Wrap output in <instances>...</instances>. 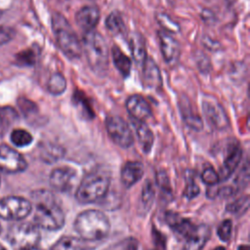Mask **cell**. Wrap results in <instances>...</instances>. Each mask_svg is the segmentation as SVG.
<instances>
[{"mask_svg":"<svg viewBox=\"0 0 250 250\" xmlns=\"http://www.w3.org/2000/svg\"><path fill=\"white\" fill-rule=\"evenodd\" d=\"M35 206L33 221L41 229L59 230L65 222V215L54 193L48 189H37L31 193Z\"/></svg>","mask_w":250,"mask_h":250,"instance_id":"6da1fadb","label":"cell"},{"mask_svg":"<svg viewBox=\"0 0 250 250\" xmlns=\"http://www.w3.org/2000/svg\"><path fill=\"white\" fill-rule=\"evenodd\" d=\"M74 229L85 241H98L107 236L110 223L107 216L96 209L79 213L74 220Z\"/></svg>","mask_w":250,"mask_h":250,"instance_id":"7a4b0ae2","label":"cell"},{"mask_svg":"<svg viewBox=\"0 0 250 250\" xmlns=\"http://www.w3.org/2000/svg\"><path fill=\"white\" fill-rule=\"evenodd\" d=\"M81 46L92 71L100 76L104 75L108 69L109 49L104 36L95 30L87 31Z\"/></svg>","mask_w":250,"mask_h":250,"instance_id":"3957f363","label":"cell"},{"mask_svg":"<svg viewBox=\"0 0 250 250\" xmlns=\"http://www.w3.org/2000/svg\"><path fill=\"white\" fill-rule=\"evenodd\" d=\"M52 28L58 46L63 55L69 60L79 59L82 54L81 43L64 16L60 13L53 14Z\"/></svg>","mask_w":250,"mask_h":250,"instance_id":"277c9868","label":"cell"},{"mask_svg":"<svg viewBox=\"0 0 250 250\" xmlns=\"http://www.w3.org/2000/svg\"><path fill=\"white\" fill-rule=\"evenodd\" d=\"M110 177L106 172L93 171L87 174L75 192V197L81 204H91L101 200L109 189Z\"/></svg>","mask_w":250,"mask_h":250,"instance_id":"5b68a950","label":"cell"},{"mask_svg":"<svg viewBox=\"0 0 250 250\" xmlns=\"http://www.w3.org/2000/svg\"><path fill=\"white\" fill-rule=\"evenodd\" d=\"M40 238L39 228L31 223H16L9 228L7 232L8 241L19 250L37 246Z\"/></svg>","mask_w":250,"mask_h":250,"instance_id":"8992f818","label":"cell"},{"mask_svg":"<svg viewBox=\"0 0 250 250\" xmlns=\"http://www.w3.org/2000/svg\"><path fill=\"white\" fill-rule=\"evenodd\" d=\"M32 211V203L24 197L11 195L0 199V218L7 221H21Z\"/></svg>","mask_w":250,"mask_h":250,"instance_id":"52a82bcc","label":"cell"},{"mask_svg":"<svg viewBox=\"0 0 250 250\" xmlns=\"http://www.w3.org/2000/svg\"><path fill=\"white\" fill-rule=\"evenodd\" d=\"M202 110L206 121L214 129L222 131L229 126L227 111L215 97L205 95L202 98Z\"/></svg>","mask_w":250,"mask_h":250,"instance_id":"ba28073f","label":"cell"},{"mask_svg":"<svg viewBox=\"0 0 250 250\" xmlns=\"http://www.w3.org/2000/svg\"><path fill=\"white\" fill-rule=\"evenodd\" d=\"M105 128L109 138L120 147L129 148L134 144V137L129 124L120 116L112 115L106 118Z\"/></svg>","mask_w":250,"mask_h":250,"instance_id":"9c48e42d","label":"cell"},{"mask_svg":"<svg viewBox=\"0 0 250 250\" xmlns=\"http://www.w3.org/2000/svg\"><path fill=\"white\" fill-rule=\"evenodd\" d=\"M27 168L25 158L18 150L8 145H0V172L18 174Z\"/></svg>","mask_w":250,"mask_h":250,"instance_id":"30bf717a","label":"cell"},{"mask_svg":"<svg viewBox=\"0 0 250 250\" xmlns=\"http://www.w3.org/2000/svg\"><path fill=\"white\" fill-rule=\"evenodd\" d=\"M158 39L163 60L170 66L176 65L181 56L178 40L172 34L164 30L158 31Z\"/></svg>","mask_w":250,"mask_h":250,"instance_id":"8fae6325","label":"cell"},{"mask_svg":"<svg viewBox=\"0 0 250 250\" xmlns=\"http://www.w3.org/2000/svg\"><path fill=\"white\" fill-rule=\"evenodd\" d=\"M75 176L76 173L72 168L67 166L58 167L52 170L49 177V183L53 189L60 192H65L71 189Z\"/></svg>","mask_w":250,"mask_h":250,"instance_id":"7c38bea8","label":"cell"},{"mask_svg":"<svg viewBox=\"0 0 250 250\" xmlns=\"http://www.w3.org/2000/svg\"><path fill=\"white\" fill-rule=\"evenodd\" d=\"M125 106L132 119L145 122L151 116V108L147 101L141 95L130 96L125 103Z\"/></svg>","mask_w":250,"mask_h":250,"instance_id":"4fadbf2b","label":"cell"},{"mask_svg":"<svg viewBox=\"0 0 250 250\" xmlns=\"http://www.w3.org/2000/svg\"><path fill=\"white\" fill-rule=\"evenodd\" d=\"M143 64V83L146 87L159 90L162 88V76L160 69L152 58L146 57Z\"/></svg>","mask_w":250,"mask_h":250,"instance_id":"5bb4252c","label":"cell"},{"mask_svg":"<svg viewBox=\"0 0 250 250\" xmlns=\"http://www.w3.org/2000/svg\"><path fill=\"white\" fill-rule=\"evenodd\" d=\"M100 18L101 14L99 8L93 5L84 6L75 14V21L77 25L86 32L94 30L99 23Z\"/></svg>","mask_w":250,"mask_h":250,"instance_id":"9a60e30c","label":"cell"},{"mask_svg":"<svg viewBox=\"0 0 250 250\" xmlns=\"http://www.w3.org/2000/svg\"><path fill=\"white\" fill-rule=\"evenodd\" d=\"M242 158V149L238 145H232L225 157L223 164L218 172L220 181L228 180L235 171Z\"/></svg>","mask_w":250,"mask_h":250,"instance_id":"2e32d148","label":"cell"},{"mask_svg":"<svg viewBox=\"0 0 250 250\" xmlns=\"http://www.w3.org/2000/svg\"><path fill=\"white\" fill-rule=\"evenodd\" d=\"M144 173V165L140 161H127L121 168V183L126 188H130L143 178Z\"/></svg>","mask_w":250,"mask_h":250,"instance_id":"e0dca14e","label":"cell"},{"mask_svg":"<svg viewBox=\"0 0 250 250\" xmlns=\"http://www.w3.org/2000/svg\"><path fill=\"white\" fill-rule=\"evenodd\" d=\"M179 108L182 114V117L185 123L193 130L199 131L203 128V122L201 116L193 109L192 104H190L188 98L184 97L180 99Z\"/></svg>","mask_w":250,"mask_h":250,"instance_id":"ac0fdd59","label":"cell"},{"mask_svg":"<svg viewBox=\"0 0 250 250\" xmlns=\"http://www.w3.org/2000/svg\"><path fill=\"white\" fill-rule=\"evenodd\" d=\"M211 235V229L207 225L196 226L191 234L186 238L183 250H201Z\"/></svg>","mask_w":250,"mask_h":250,"instance_id":"d6986e66","label":"cell"},{"mask_svg":"<svg viewBox=\"0 0 250 250\" xmlns=\"http://www.w3.org/2000/svg\"><path fill=\"white\" fill-rule=\"evenodd\" d=\"M166 222L174 232L182 238L188 237L196 228L190 220L181 218L174 213H168L166 215Z\"/></svg>","mask_w":250,"mask_h":250,"instance_id":"ffe728a7","label":"cell"},{"mask_svg":"<svg viewBox=\"0 0 250 250\" xmlns=\"http://www.w3.org/2000/svg\"><path fill=\"white\" fill-rule=\"evenodd\" d=\"M132 124L135 128L136 135L142 150L145 153H149L154 143V135L152 131L146 124V122L132 119Z\"/></svg>","mask_w":250,"mask_h":250,"instance_id":"44dd1931","label":"cell"},{"mask_svg":"<svg viewBox=\"0 0 250 250\" xmlns=\"http://www.w3.org/2000/svg\"><path fill=\"white\" fill-rule=\"evenodd\" d=\"M129 46L134 61L138 63H143L147 57L146 40L143 34L140 32H133L129 36Z\"/></svg>","mask_w":250,"mask_h":250,"instance_id":"7402d4cb","label":"cell"},{"mask_svg":"<svg viewBox=\"0 0 250 250\" xmlns=\"http://www.w3.org/2000/svg\"><path fill=\"white\" fill-rule=\"evenodd\" d=\"M86 241L80 237L62 236L52 247L51 250H90Z\"/></svg>","mask_w":250,"mask_h":250,"instance_id":"603a6c76","label":"cell"},{"mask_svg":"<svg viewBox=\"0 0 250 250\" xmlns=\"http://www.w3.org/2000/svg\"><path fill=\"white\" fill-rule=\"evenodd\" d=\"M111 58L116 69L122 74L123 77L129 76L132 67L131 60L121 51L117 46L111 48Z\"/></svg>","mask_w":250,"mask_h":250,"instance_id":"cb8c5ba5","label":"cell"},{"mask_svg":"<svg viewBox=\"0 0 250 250\" xmlns=\"http://www.w3.org/2000/svg\"><path fill=\"white\" fill-rule=\"evenodd\" d=\"M105 27L113 35L118 36L125 32V22L122 15L118 11L111 12L105 19Z\"/></svg>","mask_w":250,"mask_h":250,"instance_id":"d4e9b609","label":"cell"},{"mask_svg":"<svg viewBox=\"0 0 250 250\" xmlns=\"http://www.w3.org/2000/svg\"><path fill=\"white\" fill-rule=\"evenodd\" d=\"M18 119V112L12 106H0V138H2Z\"/></svg>","mask_w":250,"mask_h":250,"instance_id":"484cf974","label":"cell"},{"mask_svg":"<svg viewBox=\"0 0 250 250\" xmlns=\"http://www.w3.org/2000/svg\"><path fill=\"white\" fill-rule=\"evenodd\" d=\"M72 101H73V104H75V106H77L79 108V111L84 115V117L86 119H93L94 118V116H95L94 109L91 106L87 97L81 91L76 90L74 92Z\"/></svg>","mask_w":250,"mask_h":250,"instance_id":"4316f807","label":"cell"},{"mask_svg":"<svg viewBox=\"0 0 250 250\" xmlns=\"http://www.w3.org/2000/svg\"><path fill=\"white\" fill-rule=\"evenodd\" d=\"M66 89L65 77L60 73L56 72L51 75L47 82V90L54 96L62 95Z\"/></svg>","mask_w":250,"mask_h":250,"instance_id":"83f0119b","label":"cell"},{"mask_svg":"<svg viewBox=\"0 0 250 250\" xmlns=\"http://www.w3.org/2000/svg\"><path fill=\"white\" fill-rule=\"evenodd\" d=\"M10 140L12 144L18 147H24L29 146L32 141L33 137L32 135L23 129H15L11 133Z\"/></svg>","mask_w":250,"mask_h":250,"instance_id":"f1b7e54d","label":"cell"},{"mask_svg":"<svg viewBox=\"0 0 250 250\" xmlns=\"http://www.w3.org/2000/svg\"><path fill=\"white\" fill-rule=\"evenodd\" d=\"M155 18H156V21L158 22V24L162 27V30H164L170 34L178 33L180 31L179 23L177 21H175L166 13H157L155 15Z\"/></svg>","mask_w":250,"mask_h":250,"instance_id":"f546056e","label":"cell"},{"mask_svg":"<svg viewBox=\"0 0 250 250\" xmlns=\"http://www.w3.org/2000/svg\"><path fill=\"white\" fill-rule=\"evenodd\" d=\"M154 188L152 186V184L147 181L146 182V184L144 185L143 188V191H142V195H141V201H142V205L147 210L150 208V206L152 205L153 199H154Z\"/></svg>","mask_w":250,"mask_h":250,"instance_id":"4dcf8cb0","label":"cell"},{"mask_svg":"<svg viewBox=\"0 0 250 250\" xmlns=\"http://www.w3.org/2000/svg\"><path fill=\"white\" fill-rule=\"evenodd\" d=\"M138 249H139L138 240L133 237H128L114 243L113 245L109 246L105 250H138Z\"/></svg>","mask_w":250,"mask_h":250,"instance_id":"1f68e13d","label":"cell"},{"mask_svg":"<svg viewBox=\"0 0 250 250\" xmlns=\"http://www.w3.org/2000/svg\"><path fill=\"white\" fill-rule=\"evenodd\" d=\"M201 180L205 185H207L209 187H213V186H216L219 184L220 177H219L218 172L213 167L209 166V167H206L202 171Z\"/></svg>","mask_w":250,"mask_h":250,"instance_id":"d6a6232c","label":"cell"},{"mask_svg":"<svg viewBox=\"0 0 250 250\" xmlns=\"http://www.w3.org/2000/svg\"><path fill=\"white\" fill-rule=\"evenodd\" d=\"M231 232H232V222L231 220H224L218 227L217 229V234L219 238L224 241L228 242L230 237H231Z\"/></svg>","mask_w":250,"mask_h":250,"instance_id":"836d02e7","label":"cell"},{"mask_svg":"<svg viewBox=\"0 0 250 250\" xmlns=\"http://www.w3.org/2000/svg\"><path fill=\"white\" fill-rule=\"evenodd\" d=\"M17 61L21 65H32L35 62V54L32 50H24L17 55Z\"/></svg>","mask_w":250,"mask_h":250,"instance_id":"e575fe53","label":"cell"},{"mask_svg":"<svg viewBox=\"0 0 250 250\" xmlns=\"http://www.w3.org/2000/svg\"><path fill=\"white\" fill-rule=\"evenodd\" d=\"M248 203H249L248 196H245V197L239 198L236 201L229 204L228 207H227V210L229 213H232V214H235L237 212H241L242 210L246 211L247 208H248Z\"/></svg>","mask_w":250,"mask_h":250,"instance_id":"d590c367","label":"cell"},{"mask_svg":"<svg viewBox=\"0 0 250 250\" xmlns=\"http://www.w3.org/2000/svg\"><path fill=\"white\" fill-rule=\"evenodd\" d=\"M19 107L21 108V112L25 116L31 115V114H34L37 112L36 104L27 99H20L19 100Z\"/></svg>","mask_w":250,"mask_h":250,"instance_id":"8d00e7d4","label":"cell"},{"mask_svg":"<svg viewBox=\"0 0 250 250\" xmlns=\"http://www.w3.org/2000/svg\"><path fill=\"white\" fill-rule=\"evenodd\" d=\"M156 178V184L157 186L164 191L166 192H171V186H170V181L169 178L166 174L165 171H158L155 175Z\"/></svg>","mask_w":250,"mask_h":250,"instance_id":"74e56055","label":"cell"},{"mask_svg":"<svg viewBox=\"0 0 250 250\" xmlns=\"http://www.w3.org/2000/svg\"><path fill=\"white\" fill-rule=\"evenodd\" d=\"M200 192V189L198 188V186L196 185V183H194L192 180L189 181L184 190V196L187 199H192L194 197H196Z\"/></svg>","mask_w":250,"mask_h":250,"instance_id":"f35d334b","label":"cell"},{"mask_svg":"<svg viewBox=\"0 0 250 250\" xmlns=\"http://www.w3.org/2000/svg\"><path fill=\"white\" fill-rule=\"evenodd\" d=\"M62 149L61 147H58V146H48L46 147L43 151H42V155L45 159H58L61 157L62 155Z\"/></svg>","mask_w":250,"mask_h":250,"instance_id":"ab89813d","label":"cell"},{"mask_svg":"<svg viewBox=\"0 0 250 250\" xmlns=\"http://www.w3.org/2000/svg\"><path fill=\"white\" fill-rule=\"evenodd\" d=\"M15 33L12 28L0 26V45L6 44L7 42L11 41L14 37Z\"/></svg>","mask_w":250,"mask_h":250,"instance_id":"60d3db41","label":"cell"},{"mask_svg":"<svg viewBox=\"0 0 250 250\" xmlns=\"http://www.w3.org/2000/svg\"><path fill=\"white\" fill-rule=\"evenodd\" d=\"M237 250H249V246L248 245H240V246H238Z\"/></svg>","mask_w":250,"mask_h":250,"instance_id":"b9f144b4","label":"cell"},{"mask_svg":"<svg viewBox=\"0 0 250 250\" xmlns=\"http://www.w3.org/2000/svg\"><path fill=\"white\" fill-rule=\"evenodd\" d=\"M21 250H42V249H40L37 246H34V247H29V248H25V249H21Z\"/></svg>","mask_w":250,"mask_h":250,"instance_id":"7bdbcfd3","label":"cell"},{"mask_svg":"<svg viewBox=\"0 0 250 250\" xmlns=\"http://www.w3.org/2000/svg\"><path fill=\"white\" fill-rule=\"evenodd\" d=\"M214 250H225V248L222 246H219V247H216Z\"/></svg>","mask_w":250,"mask_h":250,"instance_id":"ee69618b","label":"cell"},{"mask_svg":"<svg viewBox=\"0 0 250 250\" xmlns=\"http://www.w3.org/2000/svg\"><path fill=\"white\" fill-rule=\"evenodd\" d=\"M0 250H6V248L1 243H0Z\"/></svg>","mask_w":250,"mask_h":250,"instance_id":"f6af8a7d","label":"cell"},{"mask_svg":"<svg viewBox=\"0 0 250 250\" xmlns=\"http://www.w3.org/2000/svg\"><path fill=\"white\" fill-rule=\"evenodd\" d=\"M1 15H2V12H1V11H0V17H1Z\"/></svg>","mask_w":250,"mask_h":250,"instance_id":"bcb514c9","label":"cell"},{"mask_svg":"<svg viewBox=\"0 0 250 250\" xmlns=\"http://www.w3.org/2000/svg\"><path fill=\"white\" fill-rule=\"evenodd\" d=\"M0 232H1V225H0Z\"/></svg>","mask_w":250,"mask_h":250,"instance_id":"7dc6e473","label":"cell"},{"mask_svg":"<svg viewBox=\"0 0 250 250\" xmlns=\"http://www.w3.org/2000/svg\"><path fill=\"white\" fill-rule=\"evenodd\" d=\"M0 183H1V179H0Z\"/></svg>","mask_w":250,"mask_h":250,"instance_id":"c3c4849f","label":"cell"}]
</instances>
